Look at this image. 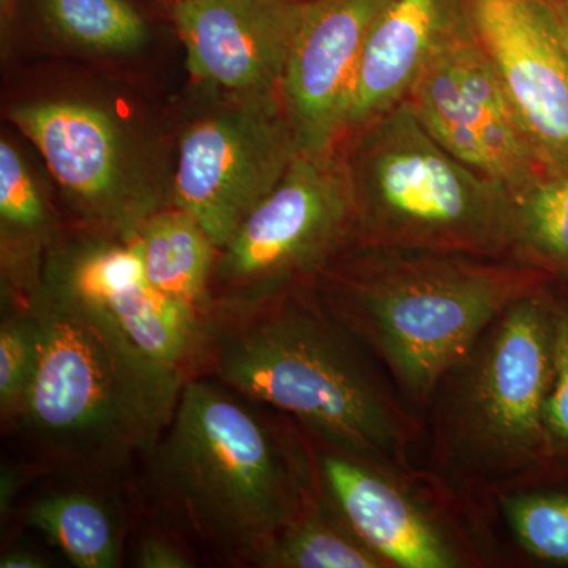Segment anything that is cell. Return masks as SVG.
Returning <instances> with one entry per match:
<instances>
[{
	"label": "cell",
	"instance_id": "9c48e42d",
	"mask_svg": "<svg viewBox=\"0 0 568 568\" xmlns=\"http://www.w3.org/2000/svg\"><path fill=\"white\" fill-rule=\"evenodd\" d=\"M315 443L321 495L355 536L390 568H462L484 558L470 547L462 517L418 474L396 476ZM463 518V517H462Z\"/></svg>",
	"mask_w": 568,
	"mask_h": 568
},
{
	"label": "cell",
	"instance_id": "5b68a950",
	"mask_svg": "<svg viewBox=\"0 0 568 568\" xmlns=\"http://www.w3.org/2000/svg\"><path fill=\"white\" fill-rule=\"evenodd\" d=\"M37 335L31 384L17 417L44 455L114 469L148 455L190 375L142 353L88 305L41 278L28 297Z\"/></svg>",
	"mask_w": 568,
	"mask_h": 568
},
{
	"label": "cell",
	"instance_id": "ac0fdd59",
	"mask_svg": "<svg viewBox=\"0 0 568 568\" xmlns=\"http://www.w3.org/2000/svg\"><path fill=\"white\" fill-rule=\"evenodd\" d=\"M510 260L568 282V166L547 164L514 193Z\"/></svg>",
	"mask_w": 568,
	"mask_h": 568
},
{
	"label": "cell",
	"instance_id": "ba28073f",
	"mask_svg": "<svg viewBox=\"0 0 568 568\" xmlns=\"http://www.w3.org/2000/svg\"><path fill=\"white\" fill-rule=\"evenodd\" d=\"M298 151L284 111L261 100L204 119L185 133L175 174V207L222 250L290 170Z\"/></svg>",
	"mask_w": 568,
	"mask_h": 568
},
{
	"label": "cell",
	"instance_id": "8992f818",
	"mask_svg": "<svg viewBox=\"0 0 568 568\" xmlns=\"http://www.w3.org/2000/svg\"><path fill=\"white\" fill-rule=\"evenodd\" d=\"M357 244L510 260L514 194L446 151L407 102L353 133Z\"/></svg>",
	"mask_w": 568,
	"mask_h": 568
},
{
	"label": "cell",
	"instance_id": "7402d4cb",
	"mask_svg": "<svg viewBox=\"0 0 568 568\" xmlns=\"http://www.w3.org/2000/svg\"><path fill=\"white\" fill-rule=\"evenodd\" d=\"M508 526L529 555L568 566V495L508 493L497 499Z\"/></svg>",
	"mask_w": 568,
	"mask_h": 568
},
{
	"label": "cell",
	"instance_id": "ffe728a7",
	"mask_svg": "<svg viewBox=\"0 0 568 568\" xmlns=\"http://www.w3.org/2000/svg\"><path fill=\"white\" fill-rule=\"evenodd\" d=\"M265 568H390L366 547L321 495L320 503L284 530Z\"/></svg>",
	"mask_w": 568,
	"mask_h": 568
},
{
	"label": "cell",
	"instance_id": "e0dca14e",
	"mask_svg": "<svg viewBox=\"0 0 568 568\" xmlns=\"http://www.w3.org/2000/svg\"><path fill=\"white\" fill-rule=\"evenodd\" d=\"M149 282L207 323L219 246L190 213L153 212L134 231Z\"/></svg>",
	"mask_w": 568,
	"mask_h": 568
},
{
	"label": "cell",
	"instance_id": "44dd1931",
	"mask_svg": "<svg viewBox=\"0 0 568 568\" xmlns=\"http://www.w3.org/2000/svg\"><path fill=\"white\" fill-rule=\"evenodd\" d=\"M48 20L67 40L97 51H133L148 26L125 0H43Z\"/></svg>",
	"mask_w": 568,
	"mask_h": 568
},
{
	"label": "cell",
	"instance_id": "7a4b0ae2",
	"mask_svg": "<svg viewBox=\"0 0 568 568\" xmlns=\"http://www.w3.org/2000/svg\"><path fill=\"white\" fill-rule=\"evenodd\" d=\"M145 457L168 518L227 562L261 567L284 530L321 500L308 433L213 377L185 381Z\"/></svg>",
	"mask_w": 568,
	"mask_h": 568
},
{
	"label": "cell",
	"instance_id": "cb8c5ba5",
	"mask_svg": "<svg viewBox=\"0 0 568 568\" xmlns=\"http://www.w3.org/2000/svg\"><path fill=\"white\" fill-rule=\"evenodd\" d=\"M37 361V335L28 310L0 324V409L17 417L31 384Z\"/></svg>",
	"mask_w": 568,
	"mask_h": 568
},
{
	"label": "cell",
	"instance_id": "2e32d148",
	"mask_svg": "<svg viewBox=\"0 0 568 568\" xmlns=\"http://www.w3.org/2000/svg\"><path fill=\"white\" fill-rule=\"evenodd\" d=\"M10 118L67 192L123 234L136 231L140 223L121 200L122 148L110 115L89 104L52 102L14 108Z\"/></svg>",
	"mask_w": 568,
	"mask_h": 568
},
{
	"label": "cell",
	"instance_id": "6da1fadb",
	"mask_svg": "<svg viewBox=\"0 0 568 568\" xmlns=\"http://www.w3.org/2000/svg\"><path fill=\"white\" fill-rule=\"evenodd\" d=\"M201 373L294 418L316 443L396 476L420 474L424 417L313 286L213 306Z\"/></svg>",
	"mask_w": 568,
	"mask_h": 568
},
{
	"label": "cell",
	"instance_id": "52a82bcc",
	"mask_svg": "<svg viewBox=\"0 0 568 568\" xmlns=\"http://www.w3.org/2000/svg\"><path fill=\"white\" fill-rule=\"evenodd\" d=\"M357 244L353 186L345 162L298 152L282 182L241 224L216 257L213 306L263 301L313 286Z\"/></svg>",
	"mask_w": 568,
	"mask_h": 568
},
{
	"label": "cell",
	"instance_id": "9a60e30c",
	"mask_svg": "<svg viewBox=\"0 0 568 568\" xmlns=\"http://www.w3.org/2000/svg\"><path fill=\"white\" fill-rule=\"evenodd\" d=\"M470 36L466 0H388L355 70L343 136L405 102L428 67Z\"/></svg>",
	"mask_w": 568,
	"mask_h": 568
},
{
	"label": "cell",
	"instance_id": "277c9868",
	"mask_svg": "<svg viewBox=\"0 0 568 568\" xmlns=\"http://www.w3.org/2000/svg\"><path fill=\"white\" fill-rule=\"evenodd\" d=\"M549 283L485 328L437 384L424 414L422 477L470 521L555 465L545 424L552 381Z\"/></svg>",
	"mask_w": 568,
	"mask_h": 568
},
{
	"label": "cell",
	"instance_id": "3957f363",
	"mask_svg": "<svg viewBox=\"0 0 568 568\" xmlns=\"http://www.w3.org/2000/svg\"><path fill=\"white\" fill-rule=\"evenodd\" d=\"M552 280L511 260L354 246L313 287L424 417L437 384L485 328Z\"/></svg>",
	"mask_w": 568,
	"mask_h": 568
},
{
	"label": "cell",
	"instance_id": "d4e9b609",
	"mask_svg": "<svg viewBox=\"0 0 568 568\" xmlns=\"http://www.w3.org/2000/svg\"><path fill=\"white\" fill-rule=\"evenodd\" d=\"M0 216L3 230L32 235L47 224V207L28 168L7 141L0 144Z\"/></svg>",
	"mask_w": 568,
	"mask_h": 568
},
{
	"label": "cell",
	"instance_id": "7c38bea8",
	"mask_svg": "<svg viewBox=\"0 0 568 568\" xmlns=\"http://www.w3.org/2000/svg\"><path fill=\"white\" fill-rule=\"evenodd\" d=\"M474 37L530 141L568 166V67L549 0H466Z\"/></svg>",
	"mask_w": 568,
	"mask_h": 568
},
{
	"label": "cell",
	"instance_id": "603a6c76",
	"mask_svg": "<svg viewBox=\"0 0 568 568\" xmlns=\"http://www.w3.org/2000/svg\"><path fill=\"white\" fill-rule=\"evenodd\" d=\"M552 312V381L545 424L552 462L568 459V282L549 283Z\"/></svg>",
	"mask_w": 568,
	"mask_h": 568
},
{
	"label": "cell",
	"instance_id": "8fae6325",
	"mask_svg": "<svg viewBox=\"0 0 568 568\" xmlns=\"http://www.w3.org/2000/svg\"><path fill=\"white\" fill-rule=\"evenodd\" d=\"M43 280L110 321L153 361L196 372L204 323L149 282L134 233L52 257Z\"/></svg>",
	"mask_w": 568,
	"mask_h": 568
},
{
	"label": "cell",
	"instance_id": "4316f807",
	"mask_svg": "<svg viewBox=\"0 0 568 568\" xmlns=\"http://www.w3.org/2000/svg\"><path fill=\"white\" fill-rule=\"evenodd\" d=\"M47 560L41 559L36 552L28 549H13L6 552L0 559V568H44Z\"/></svg>",
	"mask_w": 568,
	"mask_h": 568
},
{
	"label": "cell",
	"instance_id": "484cf974",
	"mask_svg": "<svg viewBox=\"0 0 568 568\" xmlns=\"http://www.w3.org/2000/svg\"><path fill=\"white\" fill-rule=\"evenodd\" d=\"M193 559L171 538L145 536L136 552V567L141 568H190Z\"/></svg>",
	"mask_w": 568,
	"mask_h": 568
},
{
	"label": "cell",
	"instance_id": "d6986e66",
	"mask_svg": "<svg viewBox=\"0 0 568 568\" xmlns=\"http://www.w3.org/2000/svg\"><path fill=\"white\" fill-rule=\"evenodd\" d=\"M26 523L50 538L73 566H121L122 537L114 511L100 497L81 491L51 493L26 511Z\"/></svg>",
	"mask_w": 568,
	"mask_h": 568
},
{
	"label": "cell",
	"instance_id": "4fadbf2b",
	"mask_svg": "<svg viewBox=\"0 0 568 568\" xmlns=\"http://www.w3.org/2000/svg\"><path fill=\"white\" fill-rule=\"evenodd\" d=\"M388 0L304 2L280 92L302 153L332 152L343 123L366 37Z\"/></svg>",
	"mask_w": 568,
	"mask_h": 568
},
{
	"label": "cell",
	"instance_id": "83f0119b",
	"mask_svg": "<svg viewBox=\"0 0 568 568\" xmlns=\"http://www.w3.org/2000/svg\"><path fill=\"white\" fill-rule=\"evenodd\" d=\"M549 6H551L552 18H555L568 67V3L566 0H549Z\"/></svg>",
	"mask_w": 568,
	"mask_h": 568
},
{
	"label": "cell",
	"instance_id": "30bf717a",
	"mask_svg": "<svg viewBox=\"0 0 568 568\" xmlns=\"http://www.w3.org/2000/svg\"><path fill=\"white\" fill-rule=\"evenodd\" d=\"M405 102L455 159L511 194L548 164L474 32L428 67Z\"/></svg>",
	"mask_w": 568,
	"mask_h": 568
},
{
	"label": "cell",
	"instance_id": "f1b7e54d",
	"mask_svg": "<svg viewBox=\"0 0 568 568\" xmlns=\"http://www.w3.org/2000/svg\"><path fill=\"white\" fill-rule=\"evenodd\" d=\"M566 2L568 3V0H566Z\"/></svg>",
	"mask_w": 568,
	"mask_h": 568
},
{
	"label": "cell",
	"instance_id": "5bb4252c",
	"mask_svg": "<svg viewBox=\"0 0 568 568\" xmlns=\"http://www.w3.org/2000/svg\"><path fill=\"white\" fill-rule=\"evenodd\" d=\"M304 2L181 0L174 21L197 80L233 91H280Z\"/></svg>",
	"mask_w": 568,
	"mask_h": 568
}]
</instances>
